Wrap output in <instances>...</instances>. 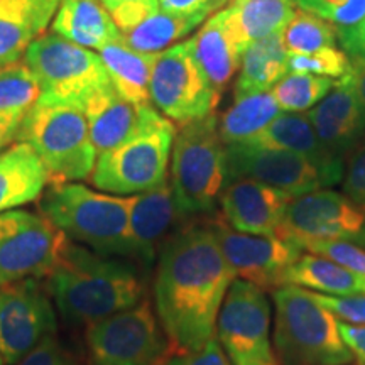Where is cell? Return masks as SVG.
<instances>
[{"label": "cell", "instance_id": "1", "mask_svg": "<svg viewBox=\"0 0 365 365\" xmlns=\"http://www.w3.org/2000/svg\"><path fill=\"white\" fill-rule=\"evenodd\" d=\"M156 313L168 340L180 352L202 349L217 335V319L235 276L210 223L173 232L158 254Z\"/></svg>", "mask_w": 365, "mask_h": 365}, {"label": "cell", "instance_id": "2", "mask_svg": "<svg viewBox=\"0 0 365 365\" xmlns=\"http://www.w3.org/2000/svg\"><path fill=\"white\" fill-rule=\"evenodd\" d=\"M48 293L71 327H91L144 299L145 281L135 262L70 244L48 274Z\"/></svg>", "mask_w": 365, "mask_h": 365}, {"label": "cell", "instance_id": "3", "mask_svg": "<svg viewBox=\"0 0 365 365\" xmlns=\"http://www.w3.org/2000/svg\"><path fill=\"white\" fill-rule=\"evenodd\" d=\"M130 207L132 196L95 191L80 182H49L39 200L41 215L68 239L129 261Z\"/></svg>", "mask_w": 365, "mask_h": 365}, {"label": "cell", "instance_id": "4", "mask_svg": "<svg viewBox=\"0 0 365 365\" xmlns=\"http://www.w3.org/2000/svg\"><path fill=\"white\" fill-rule=\"evenodd\" d=\"M274 349L279 365H349L354 355L340 333V319L312 291L286 284L272 291Z\"/></svg>", "mask_w": 365, "mask_h": 365}, {"label": "cell", "instance_id": "5", "mask_svg": "<svg viewBox=\"0 0 365 365\" xmlns=\"http://www.w3.org/2000/svg\"><path fill=\"white\" fill-rule=\"evenodd\" d=\"M171 190L185 218L213 213L227 185L217 113L180 125L171 150Z\"/></svg>", "mask_w": 365, "mask_h": 365}, {"label": "cell", "instance_id": "6", "mask_svg": "<svg viewBox=\"0 0 365 365\" xmlns=\"http://www.w3.org/2000/svg\"><path fill=\"white\" fill-rule=\"evenodd\" d=\"M176 127L153 105L144 107L143 124L130 139L100 154L91 182L110 195H139L168 181Z\"/></svg>", "mask_w": 365, "mask_h": 365}, {"label": "cell", "instance_id": "7", "mask_svg": "<svg viewBox=\"0 0 365 365\" xmlns=\"http://www.w3.org/2000/svg\"><path fill=\"white\" fill-rule=\"evenodd\" d=\"M16 143L34 149L49 173V182L88 180L98 158L85 112L70 105L36 103L22 118Z\"/></svg>", "mask_w": 365, "mask_h": 365}, {"label": "cell", "instance_id": "8", "mask_svg": "<svg viewBox=\"0 0 365 365\" xmlns=\"http://www.w3.org/2000/svg\"><path fill=\"white\" fill-rule=\"evenodd\" d=\"M24 61L38 80L43 103L83 110L91 97L112 85L98 53L56 33L36 39L27 48Z\"/></svg>", "mask_w": 365, "mask_h": 365}, {"label": "cell", "instance_id": "9", "mask_svg": "<svg viewBox=\"0 0 365 365\" xmlns=\"http://www.w3.org/2000/svg\"><path fill=\"white\" fill-rule=\"evenodd\" d=\"M150 105L178 125L215 112L220 95L191 51L190 39L159 53L149 81Z\"/></svg>", "mask_w": 365, "mask_h": 365}, {"label": "cell", "instance_id": "10", "mask_svg": "<svg viewBox=\"0 0 365 365\" xmlns=\"http://www.w3.org/2000/svg\"><path fill=\"white\" fill-rule=\"evenodd\" d=\"M277 237L301 250L317 242H349L365 249V208L339 191H312L291 200Z\"/></svg>", "mask_w": 365, "mask_h": 365}, {"label": "cell", "instance_id": "11", "mask_svg": "<svg viewBox=\"0 0 365 365\" xmlns=\"http://www.w3.org/2000/svg\"><path fill=\"white\" fill-rule=\"evenodd\" d=\"M217 336L232 365H279L271 345V304L255 284L232 282L218 313Z\"/></svg>", "mask_w": 365, "mask_h": 365}, {"label": "cell", "instance_id": "12", "mask_svg": "<svg viewBox=\"0 0 365 365\" xmlns=\"http://www.w3.org/2000/svg\"><path fill=\"white\" fill-rule=\"evenodd\" d=\"M90 365H159L168 344L148 299L86 328Z\"/></svg>", "mask_w": 365, "mask_h": 365}, {"label": "cell", "instance_id": "13", "mask_svg": "<svg viewBox=\"0 0 365 365\" xmlns=\"http://www.w3.org/2000/svg\"><path fill=\"white\" fill-rule=\"evenodd\" d=\"M70 239L48 218L26 210L0 213V286L48 276Z\"/></svg>", "mask_w": 365, "mask_h": 365}, {"label": "cell", "instance_id": "14", "mask_svg": "<svg viewBox=\"0 0 365 365\" xmlns=\"http://www.w3.org/2000/svg\"><path fill=\"white\" fill-rule=\"evenodd\" d=\"M56 313L36 277L0 286V355L16 365L46 336L54 335Z\"/></svg>", "mask_w": 365, "mask_h": 365}, {"label": "cell", "instance_id": "15", "mask_svg": "<svg viewBox=\"0 0 365 365\" xmlns=\"http://www.w3.org/2000/svg\"><path fill=\"white\" fill-rule=\"evenodd\" d=\"M212 228L235 279L264 291L284 286L286 271L303 255V250L281 237L242 234L228 227L222 217L212 220Z\"/></svg>", "mask_w": 365, "mask_h": 365}, {"label": "cell", "instance_id": "16", "mask_svg": "<svg viewBox=\"0 0 365 365\" xmlns=\"http://www.w3.org/2000/svg\"><path fill=\"white\" fill-rule=\"evenodd\" d=\"M227 181L250 178L298 198L322 190L323 181L317 168L299 154L255 144L225 145Z\"/></svg>", "mask_w": 365, "mask_h": 365}, {"label": "cell", "instance_id": "17", "mask_svg": "<svg viewBox=\"0 0 365 365\" xmlns=\"http://www.w3.org/2000/svg\"><path fill=\"white\" fill-rule=\"evenodd\" d=\"M291 196L250 178L227 181L220 196L222 220L242 234L277 235Z\"/></svg>", "mask_w": 365, "mask_h": 365}, {"label": "cell", "instance_id": "18", "mask_svg": "<svg viewBox=\"0 0 365 365\" xmlns=\"http://www.w3.org/2000/svg\"><path fill=\"white\" fill-rule=\"evenodd\" d=\"M307 115L319 140L344 161L365 139V110L349 75L336 80L330 93Z\"/></svg>", "mask_w": 365, "mask_h": 365}, {"label": "cell", "instance_id": "19", "mask_svg": "<svg viewBox=\"0 0 365 365\" xmlns=\"http://www.w3.org/2000/svg\"><path fill=\"white\" fill-rule=\"evenodd\" d=\"M180 218L185 217L176 207L170 181L132 196L129 220L130 261L143 269L153 266L163 242L173 234L171 230Z\"/></svg>", "mask_w": 365, "mask_h": 365}, {"label": "cell", "instance_id": "20", "mask_svg": "<svg viewBox=\"0 0 365 365\" xmlns=\"http://www.w3.org/2000/svg\"><path fill=\"white\" fill-rule=\"evenodd\" d=\"M245 144L284 149L307 158L318 170L323 186H333L344 180L345 161L319 140L307 112H281L261 134Z\"/></svg>", "mask_w": 365, "mask_h": 365}, {"label": "cell", "instance_id": "21", "mask_svg": "<svg viewBox=\"0 0 365 365\" xmlns=\"http://www.w3.org/2000/svg\"><path fill=\"white\" fill-rule=\"evenodd\" d=\"M144 107L148 105L127 102L113 90L112 85L90 98L83 112L88 120L91 143L98 156L124 144L139 130L143 124Z\"/></svg>", "mask_w": 365, "mask_h": 365}, {"label": "cell", "instance_id": "22", "mask_svg": "<svg viewBox=\"0 0 365 365\" xmlns=\"http://www.w3.org/2000/svg\"><path fill=\"white\" fill-rule=\"evenodd\" d=\"M51 178L34 149L14 143L0 153V213L41 198Z\"/></svg>", "mask_w": 365, "mask_h": 365}, {"label": "cell", "instance_id": "23", "mask_svg": "<svg viewBox=\"0 0 365 365\" xmlns=\"http://www.w3.org/2000/svg\"><path fill=\"white\" fill-rule=\"evenodd\" d=\"M190 44L210 85L222 97L223 90L239 71L242 58V49L225 26L222 11L212 14V17L190 39Z\"/></svg>", "mask_w": 365, "mask_h": 365}, {"label": "cell", "instance_id": "24", "mask_svg": "<svg viewBox=\"0 0 365 365\" xmlns=\"http://www.w3.org/2000/svg\"><path fill=\"white\" fill-rule=\"evenodd\" d=\"M296 11L294 0H230L222 16L244 53L254 41L281 33Z\"/></svg>", "mask_w": 365, "mask_h": 365}, {"label": "cell", "instance_id": "25", "mask_svg": "<svg viewBox=\"0 0 365 365\" xmlns=\"http://www.w3.org/2000/svg\"><path fill=\"white\" fill-rule=\"evenodd\" d=\"M51 27L56 34L91 51H100L122 38L100 0H61Z\"/></svg>", "mask_w": 365, "mask_h": 365}, {"label": "cell", "instance_id": "26", "mask_svg": "<svg viewBox=\"0 0 365 365\" xmlns=\"http://www.w3.org/2000/svg\"><path fill=\"white\" fill-rule=\"evenodd\" d=\"M61 0H24L0 14V68L24 58L31 44L51 26Z\"/></svg>", "mask_w": 365, "mask_h": 365}, {"label": "cell", "instance_id": "27", "mask_svg": "<svg viewBox=\"0 0 365 365\" xmlns=\"http://www.w3.org/2000/svg\"><path fill=\"white\" fill-rule=\"evenodd\" d=\"M113 90L134 105H150L149 81L158 54H144L127 46L122 38L98 51Z\"/></svg>", "mask_w": 365, "mask_h": 365}, {"label": "cell", "instance_id": "28", "mask_svg": "<svg viewBox=\"0 0 365 365\" xmlns=\"http://www.w3.org/2000/svg\"><path fill=\"white\" fill-rule=\"evenodd\" d=\"M282 110L271 91L234 93V102L218 118L223 145L254 140Z\"/></svg>", "mask_w": 365, "mask_h": 365}, {"label": "cell", "instance_id": "29", "mask_svg": "<svg viewBox=\"0 0 365 365\" xmlns=\"http://www.w3.org/2000/svg\"><path fill=\"white\" fill-rule=\"evenodd\" d=\"M287 61L289 54L282 46L281 33L254 41L242 53L234 93L271 91L289 73Z\"/></svg>", "mask_w": 365, "mask_h": 365}, {"label": "cell", "instance_id": "30", "mask_svg": "<svg viewBox=\"0 0 365 365\" xmlns=\"http://www.w3.org/2000/svg\"><path fill=\"white\" fill-rule=\"evenodd\" d=\"M293 284L322 294L346 296L365 293V279L350 269L317 254H303L286 271L284 286Z\"/></svg>", "mask_w": 365, "mask_h": 365}, {"label": "cell", "instance_id": "31", "mask_svg": "<svg viewBox=\"0 0 365 365\" xmlns=\"http://www.w3.org/2000/svg\"><path fill=\"white\" fill-rule=\"evenodd\" d=\"M205 19L207 16H178L159 9L129 33L122 34V41L139 53L159 54L175 46L178 39L186 38Z\"/></svg>", "mask_w": 365, "mask_h": 365}, {"label": "cell", "instance_id": "32", "mask_svg": "<svg viewBox=\"0 0 365 365\" xmlns=\"http://www.w3.org/2000/svg\"><path fill=\"white\" fill-rule=\"evenodd\" d=\"M281 41L289 56H299L336 48L339 36L330 21L298 9L293 19L281 31Z\"/></svg>", "mask_w": 365, "mask_h": 365}, {"label": "cell", "instance_id": "33", "mask_svg": "<svg viewBox=\"0 0 365 365\" xmlns=\"http://www.w3.org/2000/svg\"><path fill=\"white\" fill-rule=\"evenodd\" d=\"M335 83L336 80L327 76L287 73L272 86L271 93L282 112H308L330 93Z\"/></svg>", "mask_w": 365, "mask_h": 365}, {"label": "cell", "instance_id": "34", "mask_svg": "<svg viewBox=\"0 0 365 365\" xmlns=\"http://www.w3.org/2000/svg\"><path fill=\"white\" fill-rule=\"evenodd\" d=\"M39 97V83L26 61L0 68V112L26 117Z\"/></svg>", "mask_w": 365, "mask_h": 365}, {"label": "cell", "instance_id": "35", "mask_svg": "<svg viewBox=\"0 0 365 365\" xmlns=\"http://www.w3.org/2000/svg\"><path fill=\"white\" fill-rule=\"evenodd\" d=\"M350 58L339 48L319 49L312 54L289 56L287 68L289 73H307V75L327 76V78H341L350 71Z\"/></svg>", "mask_w": 365, "mask_h": 365}, {"label": "cell", "instance_id": "36", "mask_svg": "<svg viewBox=\"0 0 365 365\" xmlns=\"http://www.w3.org/2000/svg\"><path fill=\"white\" fill-rule=\"evenodd\" d=\"M100 2L110 14L112 21L122 34L129 33L161 9L159 0H100Z\"/></svg>", "mask_w": 365, "mask_h": 365}, {"label": "cell", "instance_id": "37", "mask_svg": "<svg viewBox=\"0 0 365 365\" xmlns=\"http://www.w3.org/2000/svg\"><path fill=\"white\" fill-rule=\"evenodd\" d=\"M304 250L331 259L333 262L350 269L365 279V249L359 245L349 244V242H317V244L308 245Z\"/></svg>", "mask_w": 365, "mask_h": 365}, {"label": "cell", "instance_id": "38", "mask_svg": "<svg viewBox=\"0 0 365 365\" xmlns=\"http://www.w3.org/2000/svg\"><path fill=\"white\" fill-rule=\"evenodd\" d=\"M313 296L323 308L335 314L340 322L350 323V325H365V293L346 296L313 293Z\"/></svg>", "mask_w": 365, "mask_h": 365}, {"label": "cell", "instance_id": "39", "mask_svg": "<svg viewBox=\"0 0 365 365\" xmlns=\"http://www.w3.org/2000/svg\"><path fill=\"white\" fill-rule=\"evenodd\" d=\"M344 193L365 208V139L354 149L346 161Z\"/></svg>", "mask_w": 365, "mask_h": 365}, {"label": "cell", "instance_id": "40", "mask_svg": "<svg viewBox=\"0 0 365 365\" xmlns=\"http://www.w3.org/2000/svg\"><path fill=\"white\" fill-rule=\"evenodd\" d=\"M170 365H232L223 352L220 341L217 339L210 340L202 349L180 352L175 359L170 360Z\"/></svg>", "mask_w": 365, "mask_h": 365}, {"label": "cell", "instance_id": "41", "mask_svg": "<svg viewBox=\"0 0 365 365\" xmlns=\"http://www.w3.org/2000/svg\"><path fill=\"white\" fill-rule=\"evenodd\" d=\"M16 365H70L56 336L49 335Z\"/></svg>", "mask_w": 365, "mask_h": 365}, {"label": "cell", "instance_id": "42", "mask_svg": "<svg viewBox=\"0 0 365 365\" xmlns=\"http://www.w3.org/2000/svg\"><path fill=\"white\" fill-rule=\"evenodd\" d=\"M365 17V0H346L344 7L333 14L330 22L336 31H346L357 27Z\"/></svg>", "mask_w": 365, "mask_h": 365}, {"label": "cell", "instance_id": "43", "mask_svg": "<svg viewBox=\"0 0 365 365\" xmlns=\"http://www.w3.org/2000/svg\"><path fill=\"white\" fill-rule=\"evenodd\" d=\"M159 7L164 12L178 16H210V0H159Z\"/></svg>", "mask_w": 365, "mask_h": 365}, {"label": "cell", "instance_id": "44", "mask_svg": "<svg viewBox=\"0 0 365 365\" xmlns=\"http://www.w3.org/2000/svg\"><path fill=\"white\" fill-rule=\"evenodd\" d=\"M340 333L355 362L365 364V325H350L340 322Z\"/></svg>", "mask_w": 365, "mask_h": 365}, {"label": "cell", "instance_id": "45", "mask_svg": "<svg viewBox=\"0 0 365 365\" xmlns=\"http://www.w3.org/2000/svg\"><path fill=\"white\" fill-rule=\"evenodd\" d=\"M336 36H339V43L344 46L346 56H365V17L354 29L336 31Z\"/></svg>", "mask_w": 365, "mask_h": 365}, {"label": "cell", "instance_id": "46", "mask_svg": "<svg viewBox=\"0 0 365 365\" xmlns=\"http://www.w3.org/2000/svg\"><path fill=\"white\" fill-rule=\"evenodd\" d=\"M294 4L301 11H307L309 14H314V16L330 21L333 14L345 6L346 0H294Z\"/></svg>", "mask_w": 365, "mask_h": 365}, {"label": "cell", "instance_id": "47", "mask_svg": "<svg viewBox=\"0 0 365 365\" xmlns=\"http://www.w3.org/2000/svg\"><path fill=\"white\" fill-rule=\"evenodd\" d=\"M22 115L0 112V153L11 148L22 124Z\"/></svg>", "mask_w": 365, "mask_h": 365}, {"label": "cell", "instance_id": "48", "mask_svg": "<svg viewBox=\"0 0 365 365\" xmlns=\"http://www.w3.org/2000/svg\"><path fill=\"white\" fill-rule=\"evenodd\" d=\"M350 63H352V66H350V71L346 75L352 80L359 102L365 110V56L350 58Z\"/></svg>", "mask_w": 365, "mask_h": 365}, {"label": "cell", "instance_id": "49", "mask_svg": "<svg viewBox=\"0 0 365 365\" xmlns=\"http://www.w3.org/2000/svg\"><path fill=\"white\" fill-rule=\"evenodd\" d=\"M22 2H24V0H0V14L9 11V9L19 6Z\"/></svg>", "mask_w": 365, "mask_h": 365}, {"label": "cell", "instance_id": "50", "mask_svg": "<svg viewBox=\"0 0 365 365\" xmlns=\"http://www.w3.org/2000/svg\"><path fill=\"white\" fill-rule=\"evenodd\" d=\"M228 2H230V0H210V9H212V14L225 9L228 6Z\"/></svg>", "mask_w": 365, "mask_h": 365}, {"label": "cell", "instance_id": "51", "mask_svg": "<svg viewBox=\"0 0 365 365\" xmlns=\"http://www.w3.org/2000/svg\"><path fill=\"white\" fill-rule=\"evenodd\" d=\"M0 365H6V364H4V359H2V355H0Z\"/></svg>", "mask_w": 365, "mask_h": 365}, {"label": "cell", "instance_id": "52", "mask_svg": "<svg viewBox=\"0 0 365 365\" xmlns=\"http://www.w3.org/2000/svg\"><path fill=\"white\" fill-rule=\"evenodd\" d=\"M357 365H365V364H357Z\"/></svg>", "mask_w": 365, "mask_h": 365}]
</instances>
